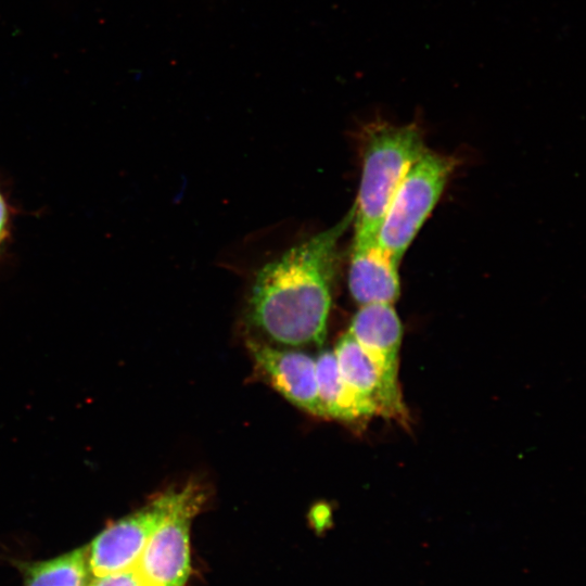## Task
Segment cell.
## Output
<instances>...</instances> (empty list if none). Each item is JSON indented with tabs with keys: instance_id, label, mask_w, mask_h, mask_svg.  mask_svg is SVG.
Here are the masks:
<instances>
[{
	"instance_id": "8992f818",
	"label": "cell",
	"mask_w": 586,
	"mask_h": 586,
	"mask_svg": "<svg viewBox=\"0 0 586 586\" xmlns=\"http://www.w3.org/2000/svg\"><path fill=\"white\" fill-rule=\"evenodd\" d=\"M333 352L342 378L372 407L374 415L407 424L408 412L398 385V370L379 364L347 332L340 337Z\"/></svg>"
},
{
	"instance_id": "9c48e42d",
	"label": "cell",
	"mask_w": 586,
	"mask_h": 586,
	"mask_svg": "<svg viewBox=\"0 0 586 586\" xmlns=\"http://www.w3.org/2000/svg\"><path fill=\"white\" fill-rule=\"evenodd\" d=\"M347 333L379 364L398 370L403 327L393 304L361 305L354 315Z\"/></svg>"
},
{
	"instance_id": "4fadbf2b",
	"label": "cell",
	"mask_w": 586,
	"mask_h": 586,
	"mask_svg": "<svg viewBox=\"0 0 586 586\" xmlns=\"http://www.w3.org/2000/svg\"><path fill=\"white\" fill-rule=\"evenodd\" d=\"M7 222H8L7 205L3 198L0 194V243L5 235Z\"/></svg>"
},
{
	"instance_id": "8fae6325",
	"label": "cell",
	"mask_w": 586,
	"mask_h": 586,
	"mask_svg": "<svg viewBox=\"0 0 586 586\" xmlns=\"http://www.w3.org/2000/svg\"><path fill=\"white\" fill-rule=\"evenodd\" d=\"M23 586H87L88 545L59 557L23 565Z\"/></svg>"
},
{
	"instance_id": "52a82bcc",
	"label": "cell",
	"mask_w": 586,
	"mask_h": 586,
	"mask_svg": "<svg viewBox=\"0 0 586 586\" xmlns=\"http://www.w3.org/2000/svg\"><path fill=\"white\" fill-rule=\"evenodd\" d=\"M249 348L273 386L292 404L318 417H324L316 374V360L309 355L278 349L250 341Z\"/></svg>"
},
{
	"instance_id": "7a4b0ae2",
	"label": "cell",
	"mask_w": 586,
	"mask_h": 586,
	"mask_svg": "<svg viewBox=\"0 0 586 586\" xmlns=\"http://www.w3.org/2000/svg\"><path fill=\"white\" fill-rule=\"evenodd\" d=\"M362 170L354 204V244L377 242V234L397 187L425 151L417 123L374 120L365 129Z\"/></svg>"
},
{
	"instance_id": "30bf717a",
	"label": "cell",
	"mask_w": 586,
	"mask_h": 586,
	"mask_svg": "<svg viewBox=\"0 0 586 586\" xmlns=\"http://www.w3.org/2000/svg\"><path fill=\"white\" fill-rule=\"evenodd\" d=\"M318 396L324 418L356 421L374 416L372 407L342 378L333 351L316 360Z\"/></svg>"
},
{
	"instance_id": "277c9868",
	"label": "cell",
	"mask_w": 586,
	"mask_h": 586,
	"mask_svg": "<svg viewBox=\"0 0 586 586\" xmlns=\"http://www.w3.org/2000/svg\"><path fill=\"white\" fill-rule=\"evenodd\" d=\"M203 502L204 493L199 486L179 489L175 504L133 565L141 586H186L190 573V526Z\"/></svg>"
},
{
	"instance_id": "5b68a950",
	"label": "cell",
	"mask_w": 586,
	"mask_h": 586,
	"mask_svg": "<svg viewBox=\"0 0 586 586\" xmlns=\"http://www.w3.org/2000/svg\"><path fill=\"white\" fill-rule=\"evenodd\" d=\"M178 491H167L139 510L111 523L88 545L90 577L133 568L155 528L168 514Z\"/></svg>"
},
{
	"instance_id": "ba28073f",
	"label": "cell",
	"mask_w": 586,
	"mask_h": 586,
	"mask_svg": "<svg viewBox=\"0 0 586 586\" xmlns=\"http://www.w3.org/2000/svg\"><path fill=\"white\" fill-rule=\"evenodd\" d=\"M396 263L377 242L353 244L348 269V288L361 306L371 303L393 304L400 284Z\"/></svg>"
},
{
	"instance_id": "3957f363",
	"label": "cell",
	"mask_w": 586,
	"mask_h": 586,
	"mask_svg": "<svg viewBox=\"0 0 586 586\" xmlns=\"http://www.w3.org/2000/svg\"><path fill=\"white\" fill-rule=\"evenodd\" d=\"M455 166V158L425 149L397 187L377 234L379 246L396 263L437 204Z\"/></svg>"
},
{
	"instance_id": "7c38bea8",
	"label": "cell",
	"mask_w": 586,
	"mask_h": 586,
	"mask_svg": "<svg viewBox=\"0 0 586 586\" xmlns=\"http://www.w3.org/2000/svg\"><path fill=\"white\" fill-rule=\"evenodd\" d=\"M87 586H141L133 568L90 577Z\"/></svg>"
},
{
	"instance_id": "6da1fadb",
	"label": "cell",
	"mask_w": 586,
	"mask_h": 586,
	"mask_svg": "<svg viewBox=\"0 0 586 586\" xmlns=\"http://www.w3.org/2000/svg\"><path fill=\"white\" fill-rule=\"evenodd\" d=\"M354 219L352 209L334 226L264 265L253 281L249 322L288 346L322 345L332 303L336 247Z\"/></svg>"
}]
</instances>
